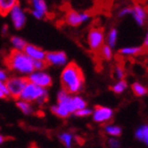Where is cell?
Here are the masks:
<instances>
[{"label": "cell", "mask_w": 148, "mask_h": 148, "mask_svg": "<svg viewBox=\"0 0 148 148\" xmlns=\"http://www.w3.org/2000/svg\"><path fill=\"white\" fill-rule=\"evenodd\" d=\"M61 83L63 90L68 94L80 92L84 83V76L76 63H69L64 67L61 74Z\"/></svg>", "instance_id": "1"}, {"label": "cell", "mask_w": 148, "mask_h": 148, "mask_svg": "<svg viewBox=\"0 0 148 148\" xmlns=\"http://www.w3.org/2000/svg\"><path fill=\"white\" fill-rule=\"evenodd\" d=\"M4 63L9 70L21 74V75H30L35 71L34 61L29 58L24 51L12 49L4 58Z\"/></svg>", "instance_id": "2"}, {"label": "cell", "mask_w": 148, "mask_h": 148, "mask_svg": "<svg viewBox=\"0 0 148 148\" xmlns=\"http://www.w3.org/2000/svg\"><path fill=\"white\" fill-rule=\"evenodd\" d=\"M20 99L26 102H33L37 101L39 104H42L47 100V92L45 88L33 84L28 81L27 86H25L23 92L20 96Z\"/></svg>", "instance_id": "3"}, {"label": "cell", "mask_w": 148, "mask_h": 148, "mask_svg": "<svg viewBox=\"0 0 148 148\" xmlns=\"http://www.w3.org/2000/svg\"><path fill=\"white\" fill-rule=\"evenodd\" d=\"M105 34L104 30L101 28H92L86 35V42L92 51H99L101 47L105 44Z\"/></svg>", "instance_id": "4"}, {"label": "cell", "mask_w": 148, "mask_h": 148, "mask_svg": "<svg viewBox=\"0 0 148 148\" xmlns=\"http://www.w3.org/2000/svg\"><path fill=\"white\" fill-rule=\"evenodd\" d=\"M28 79L23 76H12L8 77L5 82V86L8 90V95L12 98H20L21 94L23 92L25 86H27Z\"/></svg>", "instance_id": "5"}, {"label": "cell", "mask_w": 148, "mask_h": 148, "mask_svg": "<svg viewBox=\"0 0 148 148\" xmlns=\"http://www.w3.org/2000/svg\"><path fill=\"white\" fill-rule=\"evenodd\" d=\"M8 16L14 29L20 30L25 27L26 22H27V14L20 4H16V6L12 7L10 12H8Z\"/></svg>", "instance_id": "6"}, {"label": "cell", "mask_w": 148, "mask_h": 148, "mask_svg": "<svg viewBox=\"0 0 148 148\" xmlns=\"http://www.w3.org/2000/svg\"><path fill=\"white\" fill-rule=\"evenodd\" d=\"M92 18L90 12H79L76 10H69L65 14V22L71 27H78L81 24L88 22Z\"/></svg>", "instance_id": "7"}, {"label": "cell", "mask_w": 148, "mask_h": 148, "mask_svg": "<svg viewBox=\"0 0 148 148\" xmlns=\"http://www.w3.org/2000/svg\"><path fill=\"white\" fill-rule=\"evenodd\" d=\"M27 79L29 82L43 88H49L53 83V79H51V75L44 71H34L27 77Z\"/></svg>", "instance_id": "8"}, {"label": "cell", "mask_w": 148, "mask_h": 148, "mask_svg": "<svg viewBox=\"0 0 148 148\" xmlns=\"http://www.w3.org/2000/svg\"><path fill=\"white\" fill-rule=\"evenodd\" d=\"M30 12L35 18L42 20L49 12V6L45 0H30Z\"/></svg>", "instance_id": "9"}, {"label": "cell", "mask_w": 148, "mask_h": 148, "mask_svg": "<svg viewBox=\"0 0 148 148\" xmlns=\"http://www.w3.org/2000/svg\"><path fill=\"white\" fill-rule=\"evenodd\" d=\"M45 62L47 63V65H53V66H57V67L66 66L68 62L67 55L62 51H49V53H46Z\"/></svg>", "instance_id": "10"}, {"label": "cell", "mask_w": 148, "mask_h": 148, "mask_svg": "<svg viewBox=\"0 0 148 148\" xmlns=\"http://www.w3.org/2000/svg\"><path fill=\"white\" fill-rule=\"evenodd\" d=\"M24 53L33 61H45L46 53L41 47L34 45V44H27V46L24 49Z\"/></svg>", "instance_id": "11"}, {"label": "cell", "mask_w": 148, "mask_h": 148, "mask_svg": "<svg viewBox=\"0 0 148 148\" xmlns=\"http://www.w3.org/2000/svg\"><path fill=\"white\" fill-rule=\"evenodd\" d=\"M113 112L110 108L103 106H96L95 112H94V120L96 123H104L109 121L112 118Z\"/></svg>", "instance_id": "12"}, {"label": "cell", "mask_w": 148, "mask_h": 148, "mask_svg": "<svg viewBox=\"0 0 148 148\" xmlns=\"http://www.w3.org/2000/svg\"><path fill=\"white\" fill-rule=\"evenodd\" d=\"M132 8H133L132 16L134 18L137 25L143 26L146 22V18H147V14H146L145 9L141 5H135Z\"/></svg>", "instance_id": "13"}, {"label": "cell", "mask_w": 148, "mask_h": 148, "mask_svg": "<svg viewBox=\"0 0 148 148\" xmlns=\"http://www.w3.org/2000/svg\"><path fill=\"white\" fill-rule=\"evenodd\" d=\"M143 51L142 46H125L119 49V55L123 57H134L138 56Z\"/></svg>", "instance_id": "14"}, {"label": "cell", "mask_w": 148, "mask_h": 148, "mask_svg": "<svg viewBox=\"0 0 148 148\" xmlns=\"http://www.w3.org/2000/svg\"><path fill=\"white\" fill-rule=\"evenodd\" d=\"M10 44L12 46V49H14V51H24V49H25L28 43L23 37L14 35V36H12V38H10Z\"/></svg>", "instance_id": "15"}, {"label": "cell", "mask_w": 148, "mask_h": 148, "mask_svg": "<svg viewBox=\"0 0 148 148\" xmlns=\"http://www.w3.org/2000/svg\"><path fill=\"white\" fill-rule=\"evenodd\" d=\"M16 4H18V0H0V14H8L10 9Z\"/></svg>", "instance_id": "16"}, {"label": "cell", "mask_w": 148, "mask_h": 148, "mask_svg": "<svg viewBox=\"0 0 148 148\" xmlns=\"http://www.w3.org/2000/svg\"><path fill=\"white\" fill-rule=\"evenodd\" d=\"M117 39H118V31L116 28H111L109 30L108 34H107V37L105 41H106V44L108 46H110L111 49H113L114 46L117 43Z\"/></svg>", "instance_id": "17"}, {"label": "cell", "mask_w": 148, "mask_h": 148, "mask_svg": "<svg viewBox=\"0 0 148 148\" xmlns=\"http://www.w3.org/2000/svg\"><path fill=\"white\" fill-rule=\"evenodd\" d=\"M136 138L148 145V125H144L139 127L136 132Z\"/></svg>", "instance_id": "18"}, {"label": "cell", "mask_w": 148, "mask_h": 148, "mask_svg": "<svg viewBox=\"0 0 148 148\" xmlns=\"http://www.w3.org/2000/svg\"><path fill=\"white\" fill-rule=\"evenodd\" d=\"M99 55L102 59H104V60H111L112 57H113V51H112V49H111L110 46H108L107 44H104V45L102 46L101 49L99 51Z\"/></svg>", "instance_id": "19"}, {"label": "cell", "mask_w": 148, "mask_h": 148, "mask_svg": "<svg viewBox=\"0 0 148 148\" xmlns=\"http://www.w3.org/2000/svg\"><path fill=\"white\" fill-rule=\"evenodd\" d=\"M51 112L53 114H56L57 116L61 118H66L69 116V111L67 109H65L64 107L60 106V105H57V106H53L51 107Z\"/></svg>", "instance_id": "20"}, {"label": "cell", "mask_w": 148, "mask_h": 148, "mask_svg": "<svg viewBox=\"0 0 148 148\" xmlns=\"http://www.w3.org/2000/svg\"><path fill=\"white\" fill-rule=\"evenodd\" d=\"M132 90L134 92V94L138 97H142V96H145L147 94V88L139 82H135L133 83L132 86Z\"/></svg>", "instance_id": "21"}, {"label": "cell", "mask_w": 148, "mask_h": 148, "mask_svg": "<svg viewBox=\"0 0 148 148\" xmlns=\"http://www.w3.org/2000/svg\"><path fill=\"white\" fill-rule=\"evenodd\" d=\"M127 81L125 79H123V80H118L111 88H112V90L115 94H121V92H123L127 90Z\"/></svg>", "instance_id": "22"}, {"label": "cell", "mask_w": 148, "mask_h": 148, "mask_svg": "<svg viewBox=\"0 0 148 148\" xmlns=\"http://www.w3.org/2000/svg\"><path fill=\"white\" fill-rule=\"evenodd\" d=\"M16 106L23 111V113H25V114L32 113V107H31V105H30L29 102H26V101L21 100V101H18Z\"/></svg>", "instance_id": "23"}, {"label": "cell", "mask_w": 148, "mask_h": 148, "mask_svg": "<svg viewBox=\"0 0 148 148\" xmlns=\"http://www.w3.org/2000/svg\"><path fill=\"white\" fill-rule=\"evenodd\" d=\"M73 106H74V109H75V112H76L77 110L86 108V101H84L83 99H81L80 97H78V96H74L73 97Z\"/></svg>", "instance_id": "24"}, {"label": "cell", "mask_w": 148, "mask_h": 148, "mask_svg": "<svg viewBox=\"0 0 148 148\" xmlns=\"http://www.w3.org/2000/svg\"><path fill=\"white\" fill-rule=\"evenodd\" d=\"M105 132L113 137H118L121 134V129L117 125H107L105 127Z\"/></svg>", "instance_id": "25"}, {"label": "cell", "mask_w": 148, "mask_h": 148, "mask_svg": "<svg viewBox=\"0 0 148 148\" xmlns=\"http://www.w3.org/2000/svg\"><path fill=\"white\" fill-rule=\"evenodd\" d=\"M60 140H61V142L66 146V147L70 148L71 147L73 137H72V135L69 134V133H63V134L60 135Z\"/></svg>", "instance_id": "26"}, {"label": "cell", "mask_w": 148, "mask_h": 148, "mask_svg": "<svg viewBox=\"0 0 148 148\" xmlns=\"http://www.w3.org/2000/svg\"><path fill=\"white\" fill-rule=\"evenodd\" d=\"M114 75H115V77L118 80H123V77L125 75V72L121 65H116L115 66V68H114Z\"/></svg>", "instance_id": "27"}, {"label": "cell", "mask_w": 148, "mask_h": 148, "mask_svg": "<svg viewBox=\"0 0 148 148\" xmlns=\"http://www.w3.org/2000/svg\"><path fill=\"white\" fill-rule=\"evenodd\" d=\"M47 67V63L45 61H34L35 71H43Z\"/></svg>", "instance_id": "28"}, {"label": "cell", "mask_w": 148, "mask_h": 148, "mask_svg": "<svg viewBox=\"0 0 148 148\" xmlns=\"http://www.w3.org/2000/svg\"><path fill=\"white\" fill-rule=\"evenodd\" d=\"M132 12H133V8L130 6H127V7H123L119 10L118 12V16L119 18H125V16H132Z\"/></svg>", "instance_id": "29"}, {"label": "cell", "mask_w": 148, "mask_h": 148, "mask_svg": "<svg viewBox=\"0 0 148 148\" xmlns=\"http://www.w3.org/2000/svg\"><path fill=\"white\" fill-rule=\"evenodd\" d=\"M77 116H88L90 114H92V111L90 109H86V108H83V109H80V110H77L75 112Z\"/></svg>", "instance_id": "30"}, {"label": "cell", "mask_w": 148, "mask_h": 148, "mask_svg": "<svg viewBox=\"0 0 148 148\" xmlns=\"http://www.w3.org/2000/svg\"><path fill=\"white\" fill-rule=\"evenodd\" d=\"M108 145L110 148H118L120 146V143L119 141H118L117 139H109L108 141Z\"/></svg>", "instance_id": "31"}, {"label": "cell", "mask_w": 148, "mask_h": 148, "mask_svg": "<svg viewBox=\"0 0 148 148\" xmlns=\"http://www.w3.org/2000/svg\"><path fill=\"white\" fill-rule=\"evenodd\" d=\"M8 79V76H7V73L4 71V70L0 69V81L1 82H6V80Z\"/></svg>", "instance_id": "32"}, {"label": "cell", "mask_w": 148, "mask_h": 148, "mask_svg": "<svg viewBox=\"0 0 148 148\" xmlns=\"http://www.w3.org/2000/svg\"><path fill=\"white\" fill-rule=\"evenodd\" d=\"M143 45L145 47H148V31L146 32L145 37H144V40H143Z\"/></svg>", "instance_id": "33"}, {"label": "cell", "mask_w": 148, "mask_h": 148, "mask_svg": "<svg viewBox=\"0 0 148 148\" xmlns=\"http://www.w3.org/2000/svg\"><path fill=\"white\" fill-rule=\"evenodd\" d=\"M6 96H7V95L4 92V90H3L2 88H0V99H3V98H5Z\"/></svg>", "instance_id": "34"}, {"label": "cell", "mask_w": 148, "mask_h": 148, "mask_svg": "<svg viewBox=\"0 0 148 148\" xmlns=\"http://www.w3.org/2000/svg\"><path fill=\"white\" fill-rule=\"evenodd\" d=\"M6 139H5V137H3V136H0V143H2L3 141H5Z\"/></svg>", "instance_id": "35"}, {"label": "cell", "mask_w": 148, "mask_h": 148, "mask_svg": "<svg viewBox=\"0 0 148 148\" xmlns=\"http://www.w3.org/2000/svg\"><path fill=\"white\" fill-rule=\"evenodd\" d=\"M6 30H7V26H4V27H3V33H5Z\"/></svg>", "instance_id": "36"}]
</instances>
